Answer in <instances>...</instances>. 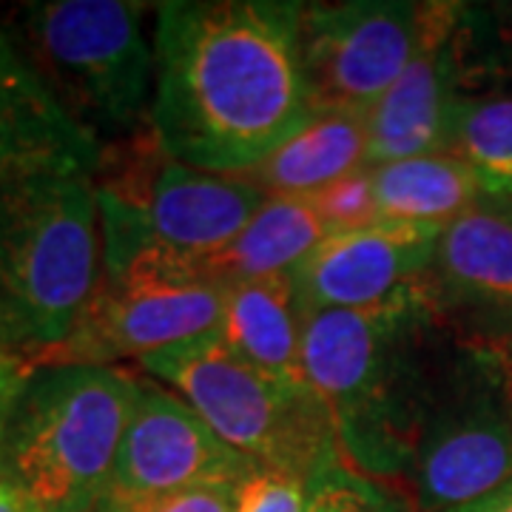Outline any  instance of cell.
Masks as SVG:
<instances>
[{"mask_svg": "<svg viewBox=\"0 0 512 512\" xmlns=\"http://www.w3.org/2000/svg\"><path fill=\"white\" fill-rule=\"evenodd\" d=\"M302 3L168 0L154 6L151 131L177 163L245 174L311 117Z\"/></svg>", "mask_w": 512, "mask_h": 512, "instance_id": "obj_1", "label": "cell"}, {"mask_svg": "<svg viewBox=\"0 0 512 512\" xmlns=\"http://www.w3.org/2000/svg\"><path fill=\"white\" fill-rule=\"evenodd\" d=\"M447 325L427 276L362 311H308L305 382L328 407L345 464L373 481L407 476L439 379Z\"/></svg>", "mask_w": 512, "mask_h": 512, "instance_id": "obj_2", "label": "cell"}, {"mask_svg": "<svg viewBox=\"0 0 512 512\" xmlns=\"http://www.w3.org/2000/svg\"><path fill=\"white\" fill-rule=\"evenodd\" d=\"M103 279L92 174H43L0 191V342L32 362L63 345Z\"/></svg>", "mask_w": 512, "mask_h": 512, "instance_id": "obj_3", "label": "cell"}, {"mask_svg": "<svg viewBox=\"0 0 512 512\" xmlns=\"http://www.w3.org/2000/svg\"><path fill=\"white\" fill-rule=\"evenodd\" d=\"M137 396L114 365H35L6 410V478L40 512H97Z\"/></svg>", "mask_w": 512, "mask_h": 512, "instance_id": "obj_4", "label": "cell"}, {"mask_svg": "<svg viewBox=\"0 0 512 512\" xmlns=\"http://www.w3.org/2000/svg\"><path fill=\"white\" fill-rule=\"evenodd\" d=\"M148 9L126 0L26 3L9 29L57 103L103 146L151 126L157 57Z\"/></svg>", "mask_w": 512, "mask_h": 512, "instance_id": "obj_5", "label": "cell"}, {"mask_svg": "<svg viewBox=\"0 0 512 512\" xmlns=\"http://www.w3.org/2000/svg\"><path fill=\"white\" fill-rule=\"evenodd\" d=\"M103 146L94 171L103 271L128 262L143 248L202 259L239 237L268 194L245 174H217L177 163L151 126Z\"/></svg>", "mask_w": 512, "mask_h": 512, "instance_id": "obj_6", "label": "cell"}, {"mask_svg": "<svg viewBox=\"0 0 512 512\" xmlns=\"http://www.w3.org/2000/svg\"><path fill=\"white\" fill-rule=\"evenodd\" d=\"M140 365L259 467L311 478L342 458L328 407L311 384L288 382L251 365L217 330L157 350Z\"/></svg>", "mask_w": 512, "mask_h": 512, "instance_id": "obj_7", "label": "cell"}, {"mask_svg": "<svg viewBox=\"0 0 512 512\" xmlns=\"http://www.w3.org/2000/svg\"><path fill=\"white\" fill-rule=\"evenodd\" d=\"M407 481L421 512L512 484V339L467 336L441 362Z\"/></svg>", "mask_w": 512, "mask_h": 512, "instance_id": "obj_8", "label": "cell"}, {"mask_svg": "<svg viewBox=\"0 0 512 512\" xmlns=\"http://www.w3.org/2000/svg\"><path fill=\"white\" fill-rule=\"evenodd\" d=\"M225 285L208 279L194 259L163 248H143L117 268H106L100 288L72 336L35 365H114L220 328Z\"/></svg>", "mask_w": 512, "mask_h": 512, "instance_id": "obj_9", "label": "cell"}, {"mask_svg": "<svg viewBox=\"0 0 512 512\" xmlns=\"http://www.w3.org/2000/svg\"><path fill=\"white\" fill-rule=\"evenodd\" d=\"M427 3H302L299 46L313 111L367 117L396 86L424 37Z\"/></svg>", "mask_w": 512, "mask_h": 512, "instance_id": "obj_10", "label": "cell"}, {"mask_svg": "<svg viewBox=\"0 0 512 512\" xmlns=\"http://www.w3.org/2000/svg\"><path fill=\"white\" fill-rule=\"evenodd\" d=\"M256 467L177 393L140 379V396L97 512H134L191 490L239 487Z\"/></svg>", "mask_w": 512, "mask_h": 512, "instance_id": "obj_11", "label": "cell"}, {"mask_svg": "<svg viewBox=\"0 0 512 512\" xmlns=\"http://www.w3.org/2000/svg\"><path fill=\"white\" fill-rule=\"evenodd\" d=\"M476 12L464 3L430 0L416 57L367 114L370 165L450 151L467 86L481 74Z\"/></svg>", "mask_w": 512, "mask_h": 512, "instance_id": "obj_12", "label": "cell"}, {"mask_svg": "<svg viewBox=\"0 0 512 512\" xmlns=\"http://www.w3.org/2000/svg\"><path fill=\"white\" fill-rule=\"evenodd\" d=\"M439 234L382 220L333 234L291 271L305 311H362L416 285L430 271Z\"/></svg>", "mask_w": 512, "mask_h": 512, "instance_id": "obj_13", "label": "cell"}, {"mask_svg": "<svg viewBox=\"0 0 512 512\" xmlns=\"http://www.w3.org/2000/svg\"><path fill=\"white\" fill-rule=\"evenodd\" d=\"M103 143L57 103L9 26H0V191L43 174H92Z\"/></svg>", "mask_w": 512, "mask_h": 512, "instance_id": "obj_14", "label": "cell"}, {"mask_svg": "<svg viewBox=\"0 0 512 512\" xmlns=\"http://www.w3.org/2000/svg\"><path fill=\"white\" fill-rule=\"evenodd\" d=\"M427 282L447 319L470 316L473 336L512 339V200L484 194L450 222Z\"/></svg>", "mask_w": 512, "mask_h": 512, "instance_id": "obj_15", "label": "cell"}, {"mask_svg": "<svg viewBox=\"0 0 512 512\" xmlns=\"http://www.w3.org/2000/svg\"><path fill=\"white\" fill-rule=\"evenodd\" d=\"M305 305L291 274L259 276L225 285L217 336L228 348L288 382H305L302 339Z\"/></svg>", "mask_w": 512, "mask_h": 512, "instance_id": "obj_16", "label": "cell"}, {"mask_svg": "<svg viewBox=\"0 0 512 512\" xmlns=\"http://www.w3.org/2000/svg\"><path fill=\"white\" fill-rule=\"evenodd\" d=\"M359 168H370L367 117L350 111H313L305 126L245 171L268 197H313Z\"/></svg>", "mask_w": 512, "mask_h": 512, "instance_id": "obj_17", "label": "cell"}, {"mask_svg": "<svg viewBox=\"0 0 512 512\" xmlns=\"http://www.w3.org/2000/svg\"><path fill=\"white\" fill-rule=\"evenodd\" d=\"M328 237L333 228L311 197H268L231 245L194 259V265L220 285L291 274Z\"/></svg>", "mask_w": 512, "mask_h": 512, "instance_id": "obj_18", "label": "cell"}, {"mask_svg": "<svg viewBox=\"0 0 512 512\" xmlns=\"http://www.w3.org/2000/svg\"><path fill=\"white\" fill-rule=\"evenodd\" d=\"M370 174L376 214L382 222L444 231L484 197L476 171L456 151H433L370 165Z\"/></svg>", "mask_w": 512, "mask_h": 512, "instance_id": "obj_19", "label": "cell"}, {"mask_svg": "<svg viewBox=\"0 0 512 512\" xmlns=\"http://www.w3.org/2000/svg\"><path fill=\"white\" fill-rule=\"evenodd\" d=\"M450 151L476 171L487 197L512 200V94L470 97L458 109Z\"/></svg>", "mask_w": 512, "mask_h": 512, "instance_id": "obj_20", "label": "cell"}, {"mask_svg": "<svg viewBox=\"0 0 512 512\" xmlns=\"http://www.w3.org/2000/svg\"><path fill=\"white\" fill-rule=\"evenodd\" d=\"M308 512H404L384 484L356 473L345 458L308 478Z\"/></svg>", "mask_w": 512, "mask_h": 512, "instance_id": "obj_21", "label": "cell"}, {"mask_svg": "<svg viewBox=\"0 0 512 512\" xmlns=\"http://www.w3.org/2000/svg\"><path fill=\"white\" fill-rule=\"evenodd\" d=\"M311 202L316 205V211L325 217L330 228H333V234L365 228L370 222H379L370 168H359V171H353L348 177L330 183L319 194H313Z\"/></svg>", "mask_w": 512, "mask_h": 512, "instance_id": "obj_22", "label": "cell"}, {"mask_svg": "<svg viewBox=\"0 0 512 512\" xmlns=\"http://www.w3.org/2000/svg\"><path fill=\"white\" fill-rule=\"evenodd\" d=\"M234 512H308V478L256 467L237 487Z\"/></svg>", "mask_w": 512, "mask_h": 512, "instance_id": "obj_23", "label": "cell"}, {"mask_svg": "<svg viewBox=\"0 0 512 512\" xmlns=\"http://www.w3.org/2000/svg\"><path fill=\"white\" fill-rule=\"evenodd\" d=\"M234 498H237V487H205V490L163 498L134 512H234Z\"/></svg>", "mask_w": 512, "mask_h": 512, "instance_id": "obj_24", "label": "cell"}, {"mask_svg": "<svg viewBox=\"0 0 512 512\" xmlns=\"http://www.w3.org/2000/svg\"><path fill=\"white\" fill-rule=\"evenodd\" d=\"M32 370H35V362L26 353L0 345V410L12 404Z\"/></svg>", "mask_w": 512, "mask_h": 512, "instance_id": "obj_25", "label": "cell"}, {"mask_svg": "<svg viewBox=\"0 0 512 512\" xmlns=\"http://www.w3.org/2000/svg\"><path fill=\"white\" fill-rule=\"evenodd\" d=\"M0 512H40L15 481L0 478Z\"/></svg>", "mask_w": 512, "mask_h": 512, "instance_id": "obj_26", "label": "cell"}, {"mask_svg": "<svg viewBox=\"0 0 512 512\" xmlns=\"http://www.w3.org/2000/svg\"><path fill=\"white\" fill-rule=\"evenodd\" d=\"M453 512H512V484L495 490V493L487 495V498H478V501L467 504V507H458V510Z\"/></svg>", "mask_w": 512, "mask_h": 512, "instance_id": "obj_27", "label": "cell"}, {"mask_svg": "<svg viewBox=\"0 0 512 512\" xmlns=\"http://www.w3.org/2000/svg\"><path fill=\"white\" fill-rule=\"evenodd\" d=\"M493 20H495L493 35L501 40V46H507V49L512 52V3H507V6H495Z\"/></svg>", "mask_w": 512, "mask_h": 512, "instance_id": "obj_28", "label": "cell"}, {"mask_svg": "<svg viewBox=\"0 0 512 512\" xmlns=\"http://www.w3.org/2000/svg\"><path fill=\"white\" fill-rule=\"evenodd\" d=\"M9 410V407H6ZM6 410H0V478H6V450H3V433H6Z\"/></svg>", "mask_w": 512, "mask_h": 512, "instance_id": "obj_29", "label": "cell"}, {"mask_svg": "<svg viewBox=\"0 0 512 512\" xmlns=\"http://www.w3.org/2000/svg\"><path fill=\"white\" fill-rule=\"evenodd\" d=\"M0 345H3V342H0ZM3 348H6V345H3Z\"/></svg>", "mask_w": 512, "mask_h": 512, "instance_id": "obj_30", "label": "cell"}]
</instances>
